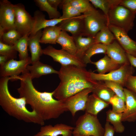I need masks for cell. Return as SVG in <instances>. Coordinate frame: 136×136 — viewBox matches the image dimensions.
<instances>
[{
  "label": "cell",
  "instance_id": "6da1fadb",
  "mask_svg": "<svg viewBox=\"0 0 136 136\" xmlns=\"http://www.w3.org/2000/svg\"><path fill=\"white\" fill-rule=\"evenodd\" d=\"M17 76L20 86L17 89L19 97H23L26 104L44 121L58 118L68 111L64 102L54 98L53 92L39 91L34 87L29 72L26 69Z\"/></svg>",
  "mask_w": 136,
  "mask_h": 136
},
{
  "label": "cell",
  "instance_id": "7a4b0ae2",
  "mask_svg": "<svg viewBox=\"0 0 136 136\" xmlns=\"http://www.w3.org/2000/svg\"><path fill=\"white\" fill-rule=\"evenodd\" d=\"M58 74L60 82L53 91V96L61 101L85 89L93 88L97 83L85 67L61 65Z\"/></svg>",
  "mask_w": 136,
  "mask_h": 136
},
{
  "label": "cell",
  "instance_id": "3957f363",
  "mask_svg": "<svg viewBox=\"0 0 136 136\" xmlns=\"http://www.w3.org/2000/svg\"><path fill=\"white\" fill-rule=\"evenodd\" d=\"M11 78L1 77L0 79V105L9 115L18 120L43 126L44 121L34 111H30L26 107L23 97L17 98L13 96L8 89V83Z\"/></svg>",
  "mask_w": 136,
  "mask_h": 136
},
{
  "label": "cell",
  "instance_id": "277c9868",
  "mask_svg": "<svg viewBox=\"0 0 136 136\" xmlns=\"http://www.w3.org/2000/svg\"><path fill=\"white\" fill-rule=\"evenodd\" d=\"M136 14L125 7L118 5L109 13L108 26L111 25L117 27L127 33L133 27Z\"/></svg>",
  "mask_w": 136,
  "mask_h": 136
},
{
  "label": "cell",
  "instance_id": "5b68a950",
  "mask_svg": "<svg viewBox=\"0 0 136 136\" xmlns=\"http://www.w3.org/2000/svg\"><path fill=\"white\" fill-rule=\"evenodd\" d=\"M105 132V129L102 126L97 116L85 113L80 116L77 120L73 134L103 136Z\"/></svg>",
  "mask_w": 136,
  "mask_h": 136
},
{
  "label": "cell",
  "instance_id": "8992f818",
  "mask_svg": "<svg viewBox=\"0 0 136 136\" xmlns=\"http://www.w3.org/2000/svg\"><path fill=\"white\" fill-rule=\"evenodd\" d=\"M83 19L84 31L83 36L94 37L97 33L104 27L108 26L106 16L95 8L85 14Z\"/></svg>",
  "mask_w": 136,
  "mask_h": 136
},
{
  "label": "cell",
  "instance_id": "52a82bcc",
  "mask_svg": "<svg viewBox=\"0 0 136 136\" xmlns=\"http://www.w3.org/2000/svg\"><path fill=\"white\" fill-rule=\"evenodd\" d=\"M133 69L128 63L124 64L119 68L111 71L107 74L96 73L90 72L91 79L95 81H109L124 85L128 77L132 75Z\"/></svg>",
  "mask_w": 136,
  "mask_h": 136
},
{
  "label": "cell",
  "instance_id": "ba28073f",
  "mask_svg": "<svg viewBox=\"0 0 136 136\" xmlns=\"http://www.w3.org/2000/svg\"><path fill=\"white\" fill-rule=\"evenodd\" d=\"M42 52L43 54L50 56L54 61L59 62L61 65H74L85 67L86 65L76 56L62 49H56L51 45L43 49Z\"/></svg>",
  "mask_w": 136,
  "mask_h": 136
},
{
  "label": "cell",
  "instance_id": "9c48e42d",
  "mask_svg": "<svg viewBox=\"0 0 136 136\" xmlns=\"http://www.w3.org/2000/svg\"><path fill=\"white\" fill-rule=\"evenodd\" d=\"M14 8L16 29L22 37L27 34L30 35L33 24V17L27 11L22 4L14 5Z\"/></svg>",
  "mask_w": 136,
  "mask_h": 136
},
{
  "label": "cell",
  "instance_id": "30bf717a",
  "mask_svg": "<svg viewBox=\"0 0 136 136\" xmlns=\"http://www.w3.org/2000/svg\"><path fill=\"white\" fill-rule=\"evenodd\" d=\"M31 64V57L17 61L14 59L9 60L0 66V76L1 77H10L11 80H16V78L26 69L27 66Z\"/></svg>",
  "mask_w": 136,
  "mask_h": 136
},
{
  "label": "cell",
  "instance_id": "8fae6325",
  "mask_svg": "<svg viewBox=\"0 0 136 136\" xmlns=\"http://www.w3.org/2000/svg\"><path fill=\"white\" fill-rule=\"evenodd\" d=\"M93 89V88L85 89L63 101L73 117L79 111H85L89 94L92 92Z\"/></svg>",
  "mask_w": 136,
  "mask_h": 136
},
{
  "label": "cell",
  "instance_id": "7c38bea8",
  "mask_svg": "<svg viewBox=\"0 0 136 136\" xmlns=\"http://www.w3.org/2000/svg\"><path fill=\"white\" fill-rule=\"evenodd\" d=\"M14 5L8 0L0 1V26L5 32L16 29Z\"/></svg>",
  "mask_w": 136,
  "mask_h": 136
},
{
  "label": "cell",
  "instance_id": "4fadbf2b",
  "mask_svg": "<svg viewBox=\"0 0 136 136\" xmlns=\"http://www.w3.org/2000/svg\"><path fill=\"white\" fill-rule=\"evenodd\" d=\"M108 26L126 53L136 57V42L130 38L127 33L122 29L111 25Z\"/></svg>",
  "mask_w": 136,
  "mask_h": 136
},
{
  "label": "cell",
  "instance_id": "5bb4252c",
  "mask_svg": "<svg viewBox=\"0 0 136 136\" xmlns=\"http://www.w3.org/2000/svg\"><path fill=\"white\" fill-rule=\"evenodd\" d=\"M74 127L63 124L54 126L49 124L41 127L40 131L33 136H72Z\"/></svg>",
  "mask_w": 136,
  "mask_h": 136
},
{
  "label": "cell",
  "instance_id": "9a60e30c",
  "mask_svg": "<svg viewBox=\"0 0 136 136\" xmlns=\"http://www.w3.org/2000/svg\"><path fill=\"white\" fill-rule=\"evenodd\" d=\"M86 16L83 14L63 20L58 24L62 31L70 32L73 37L83 35L84 26L83 19Z\"/></svg>",
  "mask_w": 136,
  "mask_h": 136
},
{
  "label": "cell",
  "instance_id": "2e32d148",
  "mask_svg": "<svg viewBox=\"0 0 136 136\" xmlns=\"http://www.w3.org/2000/svg\"><path fill=\"white\" fill-rule=\"evenodd\" d=\"M32 27L30 36L35 35L38 31L46 27L57 25L63 20L66 19L60 18L47 19L45 15L41 11L37 10L33 14Z\"/></svg>",
  "mask_w": 136,
  "mask_h": 136
},
{
  "label": "cell",
  "instance_id": "e0dca14e",
  "mask_svg": "<svg viewBox=\"0 0 136 136\" xmlns=\"http://www.w3.org/2000/svg\"><path fill=\"white\" fill-rule=\"evenodd\" d=\"M125 97V109L122 114V121L133 122L136 120V94L124 88Z\"/></svg>",
  "mask_w": 136,
  "mask_h": 136
},
{
  "label": "cell",
  "instance_id": "ac0fdd59",
  "mask_svg": "<svg viewBox=\"0 0 136 136\" xmlns=\"http://www.w3.org/2000/svg\"><path fill=\"white\" fill-rule=\"evenodd\" d=\"M106 53L114 62L118 64L128 63V60L126 52L115 40L107 45Z\"/></svg>",
  "mask_w": 136,
  "mask_h": 136
},
{
  "label": "cell",
  "instance_id": "d6986e66",
  "mask_svg": "<svg viewBox=\"0 0 136 136\" xmlns=\"http://www.w3.org/2000/svg\"><path fill=\"white\" fill-rule=\"evenodd\" d=\"M42 35V31L41 30L35 35L29 36L28 46L31 54V64L39 61L40 56L43 54L40 42Z\"/></svg>",
  "mask_w": 136,
  "mask_h": 136
},
{
  "label": "cell",
  "instance_id": "ffe728a7",
  "mask_svg": "<svg viewBox=\"0 0 136 136\" xmlns=\"http://www.w3.org/2000/svg\"><path fill=\"white\" fill-rule=\"evenodd\" d=\"M32 65H28L26 69L29 72L32 80L38 78L42 75L52 74H58L59 72V71L54 69L51 66L44 64L39 61Z\"/></svg>",
  "mask_w": 136,
  "mask_h": 136
},
{
  "label": "cell",
  "instance_id": "44dd1931",
  "mask_svg": "<svg viewBox=\"0 0 136 136\" xmlns=\"http://www.w3.org/2000/svg\"><path fill=\"white\" fill-rule=\"evenodd\" d=\"M85 36L80 35L73 37L76 48L75 55L82 60L87 51L92 46L96 43L94 37Z\"/></svg>",
  "mask_w": 136,
  "mask_h": 136
},
{
  "label": "cell",
  "instance_id": "7402d4cb",
  "mask_svg": "<svg viewBox=\"0 0 136 136\" xmlns=\"http://www.w3.org/2000/svg\"><path fill=\"white\" fill-rule=\"evenodd\" d=\"M109 104L92 93L89 96L85 111V113L97 116L99 112L108 107Z\"/></svg>",
  "mask_w": 136,
  "mask_h": 136
},
{
  "label": "cell",
  "instance_id": "603a6c76",
  "mask_svg": "<svg viewBox=\"0 0 136 136\" xmlns=\"http://www.w3.org/2000/svg\"><path fill=\"white\" fill-rule=\"evenodd\" d=\"M56 42L60 45L61 49L75 55L76 48L74 38L72 36H70L66 32L61 30Z\"/></svg>",
  "mask_w": 136,
  "mask_h": 136
},
{
  "label": "cell",
  "instance_id": "cb8c5ba5",
  "mask_svg": "<svg viewBox=\"0 0 136 136\" xmlns=\"http://www.w3.org/2000/svg\"><path fill=\"white\" fill-rule=\"evenodd\" d=\"M61 31L60 27L57 25L44 28L40 43L45 44H56L57 39Z\"/></svg>",
  "mask_w": 136,
  "mask_h": 136
},
{
  "label": "cell",
  "instance_id": "d4e9b609",
  "mask_svg": "<svg viewBox=\"0 0 136 136\" xmlns=\"http://www.w3.org/2000/svg\"><path fill=\"white\" fill-rule=\"evenodd\" d=\"M91 63L95 65V71L98 73L105 74L106 73L116 70L118 64L114 62L107 55L95 62L92 61Z\"/></svg>",
  "mask_w": 136,
  "mask_h": 136
},
{
  "label": "cell",
  "instance_id": "484cf974",
  "mask_svg": "<svg viewBox=\"0 0 136 136\" xmlns=\"http://www.w3.org/2000/svg\"><path fill=\"white\" fill-rule=\"evenodd\" d=\"M121 0H89L95 8L100 9L107 18L110 11L120 4Z\"/></svg>",
  "mask_w": 136,
  "mask_h": 136
},
{
  "label": "cell",
  "instance_id": "4316f807",
  "mask_svg": "<svg viewBox=\"0 0 136 136\" xmlns=\"http://www.w3.org/2000/svg\"><path fill=\"white\" fill-rule=\"evenodd\" d=\"M122 113H117L109 109L106 112V121L113 125L115 131L121 133L124 131L125 127L122 123Z\"/></svg>",
  "mask_w": 136,
  "mask_h": 136
},
{
  "label": "cell",
  "instance_id": "83f0119b",
  "mask_svg": "<svg viewBox=\"0 0 136 136\" xmlns=\"http://www.w3.org/2000/svg\"><path fill=\"white\" fill-rule=\"evenodd\" d=\"M29 35L27 34L22 37L14 44L13 46L19 53V60H21L28 58V41Z\"/></svg>",
  "mask_w": 136,
  "mask_h": 136
},
{
  "label": "cell",
  "instance_id": "f1b7e54d",
  "mask_svg": "<svg viewBox=\"0 0 136 136\" xmlns=\"http://www.w3.org/2000/svg\"><path fill=\"white\" fill-rule=\"evenodd\" d=\"M92 92L101 99L109 103L111 98L115 95L111 89L98 82L94 86Z\"/></svg>",
  "mask_w": 136,
  "mask_h": 136
},
{
  "label": "cell",
  "instance_id": "f546056e",
  "mask_svg": "<svg viewBox=\"0 0 136 136\" xmlns=\"http://www.w3.org/2000/svg\"><path fill=\"white\" fill-rule=\"evenodd\" d=\"M96 43H100L106 45L111 43L116 40L115 36L106 26L98 32L94 37Z\"/></svg>",
  "mask_w": 136,
  "mask_h": 136
},
{
  "label": "cell",
  "instance_id": "4dcf8cb0",
  "mask_svg": "<svg viewBox=\"0 0 136 136\" xmlns=\"http://www.w3.org/2000/svg\"><path fill=\"white\" fill-rule=\"evenodd\" d=\"M107 45L100 43H96L92 46L87 51L82 59L83 62L86 65L91 63V58L93 55L98 54L106 53Z\"/></svg>",
  "mask_w": 136,
  "mask_h": 136
},
{
  "label": "cell",
  "instance_id": "1f68e13d",
  "mask_svg": "<svg viewBox=\"0 0 136 136\" xmlns=\"http://www.w3.org/2000/svg\"><path fill=\"white\" fill-rule=\"evenodd\" d=\"M34 2L41 11L47 13L50 19L59 18L61 16L57 9L52 7L47 0H35Z\"/></svg>",
  "mask_w": 136,
  "mask_h": 136
},
{
  "label": "cell",
  "instance_id": "d6a6232c",
  "mask_svg": "<svg viewBox=\"0 0 136 136\" xmlns=\"http://www.w3.org/2000/svg\"><path fill=\"white\" fill-rule=\"evenodd\" d=\"M62 5V14L60 18L68 19L81 15V13L74 7L69 0H64Z\"/></svg>",
  "mask_w": 136,
  "mask_h": 136
},
{
  "label": "cell",
  "instance_id": "836d02e7",
  "mask_svg": "<svg viewBox=\"0 0 136 136\" xmlns=\"http://www.w3.org/2000/svg\"><path fill=\"white\" fill-rule=\"evenodd\" d=\"M21 37L16 29H13L4 32L0 37V41L7 44L13 45Z\"/></svg>",
  "mask_w": 136,
  "mask_h": 136
},
{
  "label": "cell",
  "instance_id": "e575fe53",
  "mask_svg": "<svg viewBox=\"0 0 136 136\" xmlns=\"http://www.w3.org/2000/svg\"><path fill=\"white\" fill-rule=\"evenodd\" d=\"M72 6L81 13H87L94 8L88 0H69Z\"/></svg>",
  "mask_w": 136,
  "mask_h": 136
},
{
  "label": "cell",
  "instance_id": "d590c367",
  "mask_svg": "<svg viewBox=\"0 0 136 136\" xmlns=\"http://www.w3.org/2000/svg\"><path fill=\"white\" fill-rule=\"evenodd\" d=\"M109 103L112 105V110L114 112L122 113L125 110V102L122 98L116 95L111 98Z\"/></svg>",
  "mask_w": 136,
  "mask_h": 136
},
{
  "label": "cell",
  "instance_id": "8d00e7d4",
  "mask_svg": "<svg viewBox=\"0 0 136 136\" xmlns=\"http://www.w3.org/2000/svg\"><path fill=\"white\" fill-rule=\"evenodd\" d=\"M17 51L13 45H8L0 41V55L7 56L10 59L16 58Z\"/></svg>",
  "mask_w": 136,
  "mask_h": 136
},
{
  "label": "cell",
  "instance_id": "74e56055",
  "mask_svg": "<svg viewBox=\"0 0 136 136\" xmlns=\"http://www.w3.org/2000/svg\"><path fill=\"white\" fill-rule=\"evenodd\" d=\"M105 85L111 89L115 95L122 98L125 102V97L122 86L118 83L105 81Z\"/></svg>",
  "mask_w": 136,
  "mask_h": 136
},
{
  "label": "cell",
  "instance_id": "f35d334b",
  "mask_svg": "<svg viewBox=\"0 0 136 136\" xmlns=\"http://www.w3.org/2000/svg\"><path fill=\"white\" fill-rule=\"evenodd\" d=\"M125 85L127 89L136 94V76L130 75L127 80Z\"/></svg>",
  "mask_w": 136,
  "mask_h": 136
},
{
  "label": "cell",
  "instance_id": "ab89813d",
  "mask_svg": "<svg viewBox=\"0 0 136 136\" xmlns=\"http://www.w3.org/2000/svg\"><path fill=\"white\" fill-rule=\"evenodd\" d=\"M120 4L136 13V0H121Z\"/></svg>",
  "mask_w": 136,
  "mask_h": 136
},
{
  "label": "cell",
  "instance_id": "60d3db41",
  "mask_svg": "<svg viewBox=\"0 0 136 136\" xmlns=\"http://www.w3.org/2000/svg\"><path fill=\"white\" fill-rule=\"evenodd\" d=\"M105 132L103 136H114L115 130L113 126L106 121L105 126Z\"/></svg>",
  "mask_w": 136,
  "mask_h": 136
},
{
  "label": "cell",
  "instance_id": "b9f144b4",
  "mask_svg": "<svg viewBox=\"0 0 136 136\" xmlns=\"http://www.w3.org/2000/svg\"><path fill=\"white\" fill-rule=\"evenodd\" d=\"M50 5L53 8L57 9L58 7L61 4L62 0H47Z\"/></svg>",
  "mask_w": 136,
  "mask_h": 136
},
{
  "label": "cell",
  "instance_id": "7bdbcfd3",
  "mask_svg": "<svg viewBox=\"0 0 136 136\" xmlns=\"http://www.w3.org/2000/svg\"><path fill=\"white\" fill-rule=\"evenodd\" d=\"M126 55L128 61L131 65L136 67V57L127 53Z\"/></svg>",
  "mask_w": 136,
  "mask_h": 136
},
{
  "label": "cell",
  "instance_id": "ee69618b",
  "mask_svg": "<svg viewBox=\"0 0 136 136\" xmlns=\"http://www.w3.org/2000/svg\"><path fill=\"white\" fill-rule=\"evenodd\" d=\"M10 59L7 56L2 55H0V65H2Z\"/></svg>",
  "mask_w": 136,
  "mask_h": 136
},
{
  "label": "cell",
  "instance_id": "f6af8a7d",
  "mask_svg": "<svg viewBox=\"0 0 136 136\" xmlns=\"http://www.w3.org/2000/svg\"><path fill=\"white\" fill-rule=\"evenodd\" d=\"M73 136H88L79 134H73Z\"/></svg>",
  "mask_w": 136,
  "mask_h": 136
}]
</instances>
